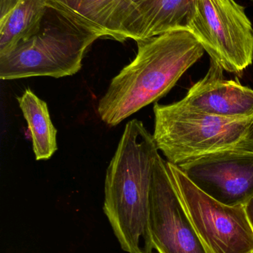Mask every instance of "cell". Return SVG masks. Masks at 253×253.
Segmentation results:
<instances>
[{
	"label": "cell",
	"mask_w": 253,
	"mask_h": 253,
	"mask_svg": "<svg viewBox=\"0 0 253 253\" xmlns=\"http://www.w3.org/2000/svg\"><path fill=\"white\" fill-rule=\"evenodd\" d=\"M158 150L144 123L131 120L106 169L104 213L120 248L127 253H153L150 212Z\"/></svg>",
	"instance_id": "obj_1"
},
{
	"label": "cell",
	"mask_w": 253,
	"mask_h": 253,
	"mask_svg": "<svg viewBox=\"0 0 253 253\" xmlns=\"http://www.w3.org/2000/svg\"><path fill=\"white\" fill-rule=\"evenodd\" d=\"M138 53L100 99L98 112L114 126L169 93L204 49L187 31H172L139 40Z\"/></svg>",
	"instance_id": "obj_2"
},
{
	"label": "cell",
	"mask_w": 253,
	"mask_h": 253,
	"mask_svg": "<svg viewBox=\"0 0 253 253\" xmlns=\"http://www.w3.org/2000/svg\"><path fill=\"white\" fill-rule=\"evenodd\" d=\"M154 114L157 149L177 166L211 153L253 150V119L223 118L189 109L178 102L156 103Z\"/></svg>",
	"instance_id": "obj_3"
},
{
	"label": "cell",
	"mask_w": 253,
	"mask_h": 253,
	"mask_svg": "<svg viewBox=\"0 0 253 253\" xmlns=\"http://www.w3.org/2000/svg\"><path fill=\"white\" fill-rule=\"evenodd\" d=\"M98 38L59 15V22L43 24L38 34L0 56V79L74 75L81 69L88 47Z\"/></svg>",
	"instance_id": "obj_4"
},
{
	"label": "cell",
	"mask_w": 253,
	"mask_h": 253,
	"mask_svg": "<svg viewBox=\"0 0 253 253\" xmlns=\"http://www.w3.org/2000/svg\"><path fill=\"white\" fill-rule=\"evenodd\" d=\"M187 31L224 71L241 75L252 65V22L236 0H199Z\"/></svg>",
	"instance_id": "obj_5"
},
{
	"label": "cell",
	"mask_w": 253,
	"mask_h": 253,
	"mask_svg": "<svg viewBox=\"0 0 253 253\" xmlns=\"http://www.w3.org/2000/svg\"><path fill=\"white\" fill-rule=\"evenodd\" d=\"M172 182L209 253H253V230L245 206H227L198 188L177 165L167 162Z\"/></svg>",
	"instance_id": "obj_6"
},
{
	"label": "cell",
	"mask_w": 253,
	"mask_h": 253,
	"mask_svg": "<svg viewBox=\"0 0 253 253\" xmlns=\"http://www.w3.org/2000/svg\"><path fill=\"white\" fill-rule=\"evenodd\" d=\"M150 232L158 253H209L172 182L167 162L159 153L153 169Z\"/></svg>",
	"instance_id": "obj_7"
},
{
	"label": "cell",
	"mask_w": 253,
	"mask_h": 253,
	"mask_svg": "<svg viewBox=\"0 0 253 253\" xmlns=\"http://www.w3.org/2000/svg\"><path fill=\"white\" fill-rule=\"evenodd\" d=\"M178 167L198 188L227 206H245L253 196V150L211 153Z\"/></svg>",
	"instance_id": "obj_8"
},
{
	"label": "cell",
	"mask_w": 253,
	"mask_h": 253,
	"mask_svg": "<svg viewBox=\"0 0 253 253\" xmlns=\"http://www.w3.org/2000/svg\"><path fill=\"white\" fill-rule=\"evenodd\" d=\"M48 7L85 31L123 42L135 40L137 9L128 0H45Z\"/></svg>",
	"instance_id": "obj_9"
},
{
	"label": "cell",
	"mask_w": 253,
	"mask_h": 253,
	"mask_svg": "<svg viewBox=\"0 0 253 253\" xmlns=\"http://www.w3.org/2000/svg\"><path fill=\"white\" fill-rule=\"evenodd\" d=\"M224 69L210 59L207 74L192 86L178 102L189 109L233 120L253 119V90L239 82L227 80Z\"/></svg>",
	"instance_id": "obj_10"
},
{
	"label": "cell",
	"mask_w": 253,
	"mask_h": 253,
	"mask_svg": "<svg viewBox=\"0 0 253 253\" xmlns=\"http://www.w3.org/2000/svg\"><path fill=\"white\" fill-rule=\"evenodd\" d=\"M199 0H150L140 7L135 41L172 31H187Z\"/></svg>",
	"instance_id": "obj_11"
},
{
	"label": "cell",
	"mask_w": 253,
	"mask_h": 253,
	"mask_svg": "<svg viewBox=\"0 0 253 253\" xmlns=\"http://www.w3.org/2000/svg\"><path fill=\"white\" fill-rule=\"evenodd\" d=\"M0 56L38 34L49 10L45 0H10L1 4Z\"/></svg>",
	"instance_id": "obj_12"
},
{
	"label": "cell",
	"mask_w": 253,
	"mask_h": 253,
	"mask_svg": "<svg viewBox=\"0 0 253 253\" xmlns=\"http://www.w3.org/2000/svg\"><path fill=\"white\" fill-rule=\"evenodd\" d=\"M17 101L31 132L36 159H51L57 150V131L51 120L47 103L30 88L17 97Z\"/></svg>",
	"instance_id": "obj_13"
},
{
	"label": "cell",
	"mask_w": 253,
	"mask_h": 253,
	"mask_svg": "<svg viewBox=\"0 0 253 253\" xmlns=\"http://www.w3.org/2000/svg\"><path fill=\"white\" fill-rule=\"evenodd\" d=\"M245 209L253 230V196L245 205Z\"/></svg>",
	"instance_id": "obj_14"
},
{
	"label": "cell",
	"mask_w": 253,
	"mask_h": 253,
	"mask_svg": "<svg viewBox=\"0 0 253 253\" xmlns=\"http://www.w3.org/2000/svg\"><path fill=\"white\" fill-rule=\"evenodd\" d=\"M135 8L137 9V10H139L140 7H142L144 4L147 2V1H150V0H128Z\"/></svg>",
	"instance_id": "obj_15"
},
{
	"label": "cell",
	"mask_w": 253,
	"mask_h": 253,
	"mask_svg": "<svg viewBox=\"0 0 253 253\" xmlns=\"http://www.w3.org/2000/svg\"><path fill=\"white\" fill-rule=\"evenodd\" d=\"M9 1H10V0H1V4H4V3L7 2Z\"/></svg>",
	"instance_id": "obj_16"
},
{
	"label": "cell",
	"mask_w": 253,
	"mask_h": 253,
	"mask_svg": "<svg viewBox=\"0 0 253 253\" xmlns=\"http://www.w3.org/2000/svg\"><path fill=\"white\" fill-rule=\"evenodd\" d=\"M251 1H253V0H251Z\"/></svg>",
	"instance_id": "obj_17"
},
{
	"label": "cell",
	"mask_w": 253,
	"mask_h": 253,
	"mask_svg": "<svg viewBox=\"0 0 253 253\" xmlns=\"http://www.w3.org/2000/svg\"></svg>",
	"instance_id": "obj_18"
}]
</instances>
